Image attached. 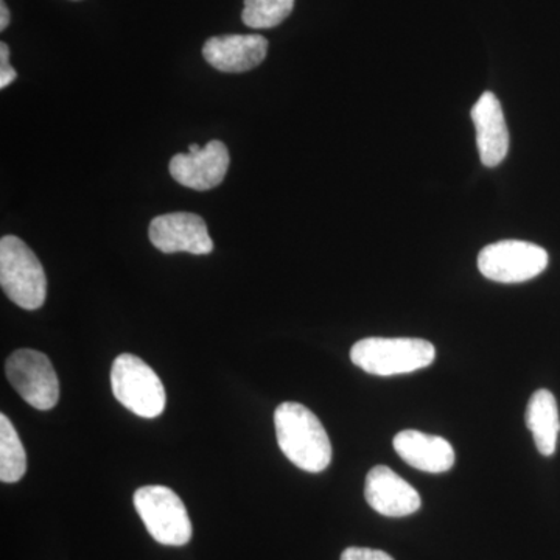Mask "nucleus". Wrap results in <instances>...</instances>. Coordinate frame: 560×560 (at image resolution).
Listing matches in <instances>:
<instances>
[{
  "label": "nucleus",
  "instance_id": "nucleus-1",
  "mask_svg": "<svg viewBox=\"0 0 560 560\" xmlns=\"http://www.w3.org/2000/svg\"><path fill=\"white\" fill-rule=\"evenodd\" d=\"M280 451L301 470L319 474L331 463L329 434L304 405L285 401L275 412Z\"/></svg>",
  "mask_w": 560,
  "mask_h": 560
},
{
  "label": "nucleus",
  "instance_id": "nucleus-2",
  "mask_svg": "<svg viewBox=\"0 0 560 560\" xmlns=\"http://www.w3.org/2000/svg\"><path fill=\"white\" fill-rule=\"evenodd\" d=\"M436 349L420 338H364L350 349V360L360 370L381 377L411 374L429 368Z\"/></svg>",
  "mask_w": 560,
  "mask_h": 560
},
{
  "label": "nucleus",
  "instance_id": "nucleus-3",
  "mask_svg": "<svg viewBox=\"0 0 560 560\" xmlns=\"http://www.w3.org/2000/svg\"><path fill=\"white\" fill-rule=\"evenodd\" d=\"M0 285L3 293L24 311H38L47 296L43 265L21 238L5 235L0 241Z\"/></svg>",
  "mask_w": 560,
  "mask_h": 560
},
{
  "label": "nucleus",
  "instance_id": "nucleus-4",
  "mask_svg": "<svg viewBox=\"0 0 560 560\" xmlns=\"http://www.w3.org/2000/svg\"><path fill=\"white\" fill-rule=\"evenodd\" d=\"M110 388L114 397L140 418L154 419L165 410L167 396L160 375L131 353H121L114 360Z\"/></svg>",
  "mask_w": 560,
  "mask_h": 560
},
{
  "label": "nucleus",
  "instance_id": "nucleus-5",
  "mask_svg": "<svg viewBox=\"0 0 560 560\" xmlns=\"http://www.w3.org/2000/svg\"><path fill=\"white\" fill-rule=\"evenodd\" d=\"M135 508L158 544L183 547L191 539L189 512L183 500L165 486H143L135 492Z\"/></svg>",
  "mask_w": 560,
  "mask_h": 560
},
{
  "label": "nucleus",
  "instance_id": "nucleus-6",
  "mask_svg": "<svg viewBox=\"0 0 560 560\" xmlns=\"http://www.w3.org/2000/svg\"><path fill=\"white\" fill-rule=\"evenodd\" d=\"M548 253L541 246L522 241L492 243L481 249L478 270L499 283H522L547 270Z\"/></svg>",
  "mask_w": 560,
  "mask_h": 560
},
{
  "label": "nucleus",
  "instance_id": "nucleus-7",
  "mask_svg": "<svg viewBox=\"0 0 560 560\" xmlns=\"http://www.w3.org/2000/svg\"><path fill=\"white\" fill-rule=\"evenodd\" d=\"M7 378L22 399L39 411H49L60 400V382L49 357L20 349L7 360Z\"/></svg>",
  "mask_w": 560,
  "mask_h": 560
},
{
  "label": "nucleus",
  "instance_id": "nucleus-8",
  "mask_svg": "<svg viewBox=\"0 0 560 560\" xmlns=\"http://www.w3.org/2000/svg\"><path fill=\"white\" fill-rule=\"evenodd\" d=\"M150 242L161 253H190L206 256L213 250L206 221L197 213L173 212L156 217L150 223Z\"/></svg>",
  "mask_w": 560,
  "mask_h": 560
},
{
  "label": "nucleus",
  "instance_id": "nucleus-9",
  "mask_svg": "<svg viewBox=\"0 0 560 560\" xmlns=\"http://www.w3.org/2000/svg\"><path fill=\"white\" fill-rule=\"evenodd\" d=\"M230 151L221 140H210L198 153H179L172 158L171 175L180 186L194 190L215 189L230 168Z\"/></svg>",
  "mask_w": 560,
  "mask_h": 560
},
{
  "label": "nucleus",
  "instance_id": "nucleus-10",
  "mask_svg": "<svg viewBox=\"0 0 560 560\" xmlns=\"http://www.w3.org/2000/svg\"><path fill=\"white\" fill-rule=\"evenodd\" d=\"M364 497L372 510L385 517H407L422 506L418 490L386 466L370 470Z\"/></svg>",
  "mask_w": 560,
  "mask_h": 560
},
{
  "label": "nucleus",
  "instance_id": "nucleus-11",
  "mask_svg": "<svg viewBox=\"0 0 560 560\" xmlns=\"http://www.w3.org/2000/svg\"><path fill=\"white\" fill-rule=\"evenodd\" d=\"M470 116L477 130L478 153L482 165L497 167L506 160L510 151V131L497 95L485 92L471 108Z\"/></svg>",
  "mask_w": 560,
  "mask_h": 560
},
{
  "label": "nucleus",
  "instance_id": "nucleus-12",
  "mask_svg": "<svg viewBox=\"0 0 560 560\" xmlns=\"http://www.w3.org/2000/svg\"><path fill=\"white\" fill-rule=\"evenodd\" d=\"M268 40L260 35L213 36L206 40L202 57L220 72L242 73L256 69L267 58Z\"/></svg>",
  "mask_w": 560,
  "mask_h": 560
},
{
  "label": "nucleus",
  "instance_id": "nucleus-13",
  "mask_svg": "<svg viewBox=\"0 0 560 560\" xmlns=\"http://www.w3.org/2000/svg\"><path fill=\"white\" fill-rule=\"evenodd\" d=\"M393 445L408 466L427 474H444L455 466V451L444 438L405 430L394 436Z\"/></svg>",
  "mask_w": 560,
  "mask_h": 560
},
{
  "label": "nucleus",
  "instance_id": "nucleus-14",
  "mask_svg": "<svg viewBox=\"0 0 560 560\" xmlns=\"http://www.w3.org/2000/svg\"><path fill=\"white\" fill-rule=\"evenodd\" d=\"M526 427L544 456L555 455L560 433L559 408L556 397L548 389H539L530 396L526 408Z\"/></svg>",
  "mask_w": 560,
  "mask_h": 560
},
{
  "label": "nucleus",
  "instance_id": "nucleus-15",
  "mask_svg": "<svg viewBox=\"0 0 560 560\" xmlns=\"http://www.w3.org/2000/svg\"><path fill=\"white\" fill-rule=\"evenodd\" d=\"M27 470V455L16 429L5 415H0V480L18 482Z\"/></svg>",
  "mask_w": 560,
  "mask_h": 560
},
{
  "label": "nucleus",
  "instance_id": "nucleus-16",
  "mask_svg": "<svg viewBox=\"0 0 560 560\" xmlns=\"http://www.w3.org/2000/svg\"><path fill=\"white\" fill-rule=\"evenodd\" d=\"M294 9V0H245L242 20L249 28H272L282 24Z\"/></svg>",
  "mask_w": 560,
  "mask_h": 560
},
{
  "label": "nucleus",
  "instance_id": "nucleus-17",
  "mask_svg": "<svg viewBox=\"0 0 560 560\" xmlns=\"http://www.w3.org/2000/svg\"><path fill=\"white\" fill-rule=\"evenodd\" d=\"M18 72L10 66V49L5 43L0 44V90H5L14 80Z\"/></svg>",
  "mask_w": 560,
  "mask_h": 560
},
{
  "label": "nucleus",
  "instance_id": "nucleus-18",
  "mask_svg": "<svg viewBox=\"0 0 560 560\" xmlns=\"http://www.w3.org/2000/svg\"><path fill=\"white\" fill-rule=\"evenodd\" d=\"M341 560H394L388 552L372 548L350 547L342 551Z\"/></svg>",
  "mask_w": 560,
  "mask_h": 560
},
{
  "label": "nucleus",
  "instance_id": "nucleus-19",
  "mask_svg": "<svg viewBox=\"0 0 560 560\" xmlns=\"http://www.w3.org/2000/svg\"><path fill=\"white\" fill-rule=\"evenodd\" d=\"M10 24V11L9 7H7V3L0 2V31H5L7 27H9Z\"/></svg>",
  "mask_w": 560,
  "mask_h": 560
},
{
  "label": "nucleus",
  "instance_id": "nucleus-20",
  "mask_svg": "<svg viewBox=\"0 0 560 560\" xmlns=\"http://www.w3.org/2000/svg\"><path fill=\"white\" fill-rule=\"evenodd\" d=\"M201 150L200 145H197V143H191L189 147V153H198V151Z\"/></svg>",
  "mask_w": 560,
  "mask_h": 560
}]
</instances>
